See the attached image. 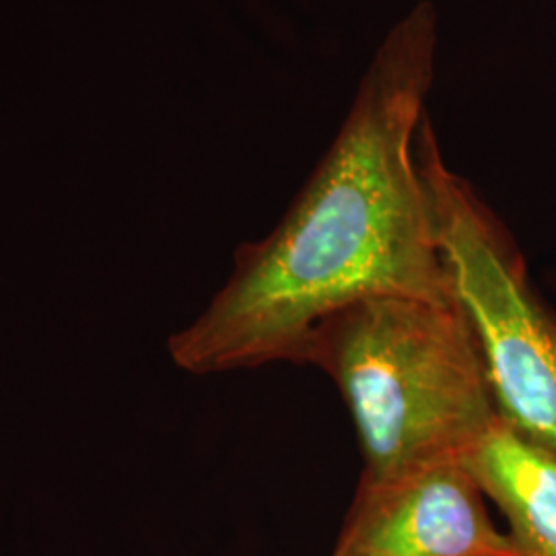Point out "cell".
Segmentation results:
<instances>
[{
	"instance_id": "obj_1",
	"label": "cell",
	"mask_w": 556,
	"mask_h": 556,
	"mask_svg": "<svg viewBox=\"0 0 556 556\" xmlns=\"http://www.w3.org/2000/svg\"><path fill=\"white\" fill-rule=\"evenodd\" d=\"M438 56V13L415 4L358 83L337 139L266 238L241 245L217 295L167 342L192 376L305 365L340 309L379 295L452 301L418 130Z\"/></svg>"
},
{
	"instance_id": "obj_2",
	"label": "cell",
	"mask_w": 556,
	"mask_h": 556,
	"mask_svg": "<svg viewBox=\"0 0 556 556\" xmlns=\"http://www.w3.org/2000/svg\"><path fill=\"white\" fill-rule=\"evenodd\" d=\"M344 397L363 482L466 459L497 422L475 330L456 299L379 295L324 319L307 342Z\"/></svg>"
},
{
	"instance_id": "obj_3",
	"label": "cell",
	"mask_w": 556,
	"mask_h": 556,
	"mask_svg": "<svg viewBox=\"0 0 556 556\" xmlns=\"http://www.w3.org/2000/svg\"><path fill=\"white\" fill-rule=\"evenodd\" d=\"M429 118L418 157L452 293L470 321L498 417L556 454V314L530 285L511 239L441 157Z\"/></svg>"
},
{
	"instance_id": "obj_4",
	"label": "cell",
	"mask_w": 556,
	"mask_h": 556,
	"mask_svg": "<svg viewBox=\"0 0 556 556\" xmlns=\"http://www.w3.org/2000/svg\"><path fill=\"white\" fill-rule=\"evenodd\" d=\"M464 459L358 482L332 556H521Z\"/></svg>"
},
{
	"instance_id": "obj_5",
	"label": "cell",
	"mask_w": 556,
	"mask_h": 556,
	"mask_svg": "<svg viewBox=\"0 0 556 556\" xmlns=\"http://www.w3.org/2000/svg\"><path fill=\"white\" fill-rule=\"evenodd\" d=\"M521 556H556V454L498 418L466 456Z\"/></svg>"
}]
</instances>
